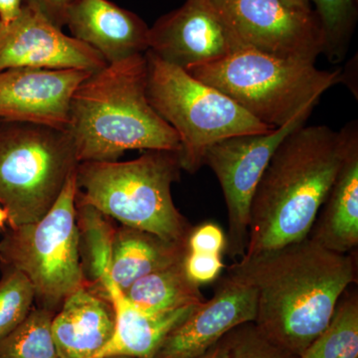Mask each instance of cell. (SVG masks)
<instances>
[{"label":"cell","mask_w":358,"mask_h":358,"mask_svg":"<svg viewBox=\"0 0 358 358\" xmlns=\"http://www.w3.org/2000/svg\"><path fill=\"white\" fill-rule=\"evenodd\" d=\"M227 274L255 289L258 331L300 358L326 329L346 289L357 282V263L353 256L324 248L308 237L242 257Z\"/></svg>","instance_id":"cell-1"},{"label":"cell","mask_w":358,"mask_h":358,"mask_svg":"<svg viewBox=\"0 0 358 358\" xmlns=\"http://www.w3.org/2000/svg\"><path fill=\"white\" fill-rule=\"evenodd\" d=\"M358 143V122L339 131L319 124L294 129L280 143L257 186L250 210L251 257L303 241L346 157Z\"/></svg>","instance_id":"cell-2"},{"label":"cell","mask_w":358,"mask_h":358,"mask_svg":"<svg viewBox=\"0 0 358 358\" xmlns=\"http://www.w3.org/2000/svg\"><path fill=\"white\" fill-rule=\"evenodd\" d=\"M145 54L92 73L73 94L69 131L78 159L115 162L129 150L180 152L178 134L147 95Z\"/></svg>","instance_id":"cell-3"},{"label":"cell","mask_w":358,"mask_h":358,"mask_svg":"<svg viewBox=\"0 0 358 358\" xmlns=\"http://www.w3.org/2000/svg\"><path fill=\"white\" fill-rule=\"evenodd\" d=\"M181 171L178 152L171 150H147L129 162H80L76 200L122 225L187 243L192 227L171 195Z\"/></svg>","instance_id":"cell-4"},{"label":"cell","mask_w":358,"mask_h":358,"mask_svg":"<svg viewBox=\"0 0 358 358\" xmlns=\"http://www.w3.org/2000/svg\"><path fill=\"white\" fill-rule=\"evenodd\" d=\"M232 99L256 120L281 128L341 83V71L268 55L239 43L225 57L185 70Z\"/></svg>","instance_id":"cell-5"},{"label":"cell","mask_w":358,"mask_h":358,"mask_svg":"<svg viewBox=\"0 0 358 358\" xmlns=\"http://www.w3.org/2000/svg\"><path fill=\"white\" fill-rule=\"evenodd\" d=\"M145 55L148 99L159 117L178 134L182 171L196 173L203 166L206 150L218 141L275 129L185 69L164 62L150 51Z\"/></svg>","instance_id":"cell-6"},{"label":"cell","mask_w":358,"mask_h":358,"mask_svg":"<svg viewBox=\"0 0 358 358\" xmlns=\"http://www.w3.org/2000/svg\"><path fill=\"white\" fill-rule=\"evenodd\" d=\"M79 164L67 129L0 122V205L9 227L43 217Z\"/></svg>","instance_id":"cell-7"},{"label":"cell","mask_w":358,"mask_h":358,"mask_svg":"<svg viewBox=\"0 0 358 358\" xmlns=\"http://www.w3.org/2000/svg\"><path fill=\"white\" fill-rule=\"evenodd\" d=\"M77 190L75 173L43 217L10 227L0 242L2 266L22 273L38 307L55 313L70 294L86 286L80 260Z\"/></svg>","instance_id":"cell-8"},{"label":"cell","mask_w":358,"mask_h":358,"mask_svg":"<svg viewBox=\"0 0 358 358\" xmlns=\"http://www.w3.org/2000/svg\"><path fill=\"white\" fill-rule=\"evenodd\" d=\"M315 106H308L281 128L226 138L205 152L203 164L210 167L222 188L228 216L226 250L232 258L246 251L252 201L271 157L289 134L306 124Z\"/></svg>","instance_id":"cell-9"},{"label":"cell","mask_w":358,"mask_h":358,"mask_svg":"<svg viewBox=\"0 0 358 358\" xmlns=\"http://www.w3.org/2000/svg\"><path fill=\"white\" fill-rule=\"evenodd\" d=\"M240 43L275 57L315 64L324 36L313 9L282 0H212Z\"/></svg>","instance_id":"cell-10"},{"label":"cell","mask_w":358,"mask_h":358,"mask_svg":"<svg viewBox=\"0 0 358 358\" xmlns=\"http://www.w3.org/2000/svg\"><path fill=\"white\" fill-rule=\"evenodd\" d=\"M107 65L98 52L66 35L27 4L14 20L0 22V72L32 68L95 73Z\"/></svg>","instance_id":"cell-11"},{"label":"cell","mask_w":358,"mask_h":358,"mask_svg":"<svg viewBox=\"0 0 358 358\" xmlns=\"http://www.w3.org/2000/svg\"><path fill=\"white\" fill-rule=\"evenodd\" d=\"M239 43L212 0H185L148 33V51L185 70L220 60Z\"/></svg>","instance_id":"cell-12"},{"label":"cell","mask_w":358,"mask_h":358,"mask_svg":"<svg viewBox=\"0 0 358 358\" xmlns=\"http://www.w3.org/2000/svg\"><path fill=\"white\" fill-rule=\"evenodd\" d=\"M92 73L17 68L0 72V122L67 129L75 90Z\"/></svg>","instance_id":"cell-13"},{"label":"cell","mask_w":358,"mask_h":358,"mask_svg":"<svg viewBox=\"0 0 358 358\" xmlns=\"http://www.w3.org/2000/svg\"><path fill=\"white\" fill-rule=\"evenodd\" d=\"M255 317V289L227 274L213 298L195 308L174 327L152 358L201 357L231 331L254 322Z\"/></svg>","instance_id":"cell-14"},{"label":"cell","mask_w":358,"mask_h":358,"mask_svg":"<svg viewBox=\"0 0 358 358\" xmlns=\"http://www.w3.org/2000/svg\"><path fill=\"white\" fill-rule=\"evenodd\" d=\"M65 26L71 36L98 52L108 64L148 50L147 23L110 0H77Z\"/></svg>","instance_id":"cell-15"},{"label":"cell","mask_w":358,"mask_h":358,"mask_svg":"<svg viewBox=\"0 0 358 358\" xmlns=\"http://www.w3.org/2000/svg\"><path fill=\"white\" fill-rule=\"evenodd\" d=\"M112 303L82 287L70 294L52 320L59 357L98 358L115 333Z\"/></svg>","instance_id":"cell-16"},{"label":"cell","mask_w":358,"mask_h":358,"mask_svg":"<svg viewBox=\"0 0 358 358\" xmlns=\"http://www.w3.org/2000/svg\"><path fill=\"white\" fill-rule=\"evenodd\" d=\"M106 298L115 310V333L98 358L109 355H129L152 358L167 334L183 322L199 306L164 313H145L134 307L115 284Z\"/></svg>","instance_id":"cell-17"},{"label":"cell","mask_w":358,"mask_h":358,"mask_svg":"<svg viewBox=\"0 0 358 358\" xmlns=\"http://www.w3.org/2000/svg\"><path fill=\"white\" fill-rule=\"evenodd\" d=\"M187 252V243L122 225L115 231L110 279L124 292L141 278L185 260Z\"/></svg>","instance_id":"cell-18"},{"label":"cell","mask_w":358,"mask_h":358,"mask_svg":"<svg viewBox=\"0 0 358 358\" xmlns=\"http://www.w3.org/2000/svg\"><path fill=\"white\" fill-rule=\"evenodd\" d=\"M312 239L336 253L358 245V143L350 150L331 186Z\"/></svg>","instance_id":"cell-19"},{"label":"cell","mask_w":358,"mask_h":358,"mask_svg":"<svg viewBox=\"0 0 358 358\" xmlns=\"http://www.w3.org/2000/svg\"><path fill=\"white\" fill-rule=\"evenodd\" d=\"M183 261L141 278L122 294L131 305L145 313L171 312L201 305L206 300L199 285L186 275Z\"/></svg>","instance_id":"cell-20"},{"label":"cell","mask_w":358,"mask_h":358,"mask_svg":"<svg viewBox=\"0 0 358 358\" xmlns=\"http://www.w3.org/2000/svg\"><path fill=\"white\" fill-rule=\"evenodd\" d=\"M79 252L85 284L106 298L114 282L110 279L115 228L108 216L92 205L76 200ZM107 299V298H106Z\"/></svg>","instance_id":"cell-21"},{"label":"cell","mask_w":358,"mask_h":358,"mask_svg":"<svg viewBox=\"0 0 358 358\" xmlns=\"http://www.w3.org/2000/svg\"><path fill=\"white\" fill-rule=\"evenodd\" d=\"M300 358H358L357 293H343L326 329Z\"/></svg>","instance_id":"cell-22"},{"label":"cell","mask_w":358,"mask_h":358,"mask_svg":"<svg viewBox=\"0 0 358 358\" xmlns=\"http://www.w3.org/2000/svg\"><path fill=\"white\" fill-rule=\"evenodd\" d=\"M55 313L33 307L20 326L0 341V358H60L51 331Z\"/></svg>","instance_id":"cell-23"},{"label":"cell","mask_w":358,"mask_h":358,"mask_svg":"<svg viewBox=\"0 0 358 358\" xmlns=\"http://www.w3.org/2000/svg\"><path fill=\"white\" fill-rule=\"evenodd\" d=\"M324 36V54L333 64L345 60L358 18V0H310Z\"/></svg>","instance_id":"cell-24"},{"label":"cell","mask_w":358,"mask_h":358,"mask_svg":"<svg viewBox=\"0 0 358 358\" xmlns=\"http://www.w3.org/2000/svg\"><path fill=\"white\" fill-rule=\"evenodd\" d=\"M0 279V341L23 322L34 307L30 282L20 271L4 268Z\"/></svg>","instance_id":"cell-25"},{"label":"cell","mask_w":358,"mask_h":358,"mask_svg":"<svg viewBox=\"0 0 358 358\" xmlns=\"http://www.w3.org/2000/svg\"><path fill=\"white\" fill-rule=\"evenodd\" d=\"M228 358H294L268 341L254 324H242L228 334Z\"/></svg>","instance_id":"cell-26"},{"label":"cell","mask_w":358,"mask_h":358,"mask_svg":"<svg viewBox=\"0 0 358 358\" xmlns=\"http://www.w3.org/2000/svg\"><path fill=\"white\" fill-rule=\"evenodd\" d=\"M183 265L186 275L197 285L206 284L217 279L224 268L222 258L218 254L189 251L186 254Z\"/></svg>","instance_id":"cell-27"},{"label":"cell","mask_w":358,"mask_h":358,"mask_svg":"<svg viewBox=\"0 0 358 358\" xmlns=\"http://www.w3.org/2000/svg\"><path fill=\"white\" fill-rule=\"evenodd\" d=\"M227 246V239L223 230L217 224L203 223L192 228L187 239V248L189 252L196 253L218 254L221 255Z\"/></svg>","instance_id":"cell-28"},{"label":"cell","mask_w":358,"mask_h":358,"mask_svg":"<svg viewBox=\"0 0 358 358\" xmlns=\"http://www.w3.org/2000/svg\"><path fill=\"white\" fill-rule=\"evenodd\" d=\"M76 1L77 0H24V3L41 14L52 24L63 29L65 27L68 10Z\"/></svg>","instance_id":"cell-29"},{"label":"cell","mask_w":358,"mask_h":358,"mask_svg":"<svg viewBox=\"0 0 358 358\" xmlns=\"http://www.w3.org/2000/svg\"><path fill=\"white\" fill-rule=\"evenodd\" d=\"M24 0H0V22H9L20 14Z\"/></svg>","instance_id":"cell-30"},{"label":"cell","mask_w":358,"mask_h":358,"mask_svg":"<svg viewBox=\"0 0 358 358\" xmlns=\"http://www.w3.org/2000/svg\"><path fill=\"white\" fill-rule=\"evenodd\" d=\"M230 341L229 336H225L218 343H216L213 348H211L208 352L197 358H228L229 357Z\"/></svg>","instance_id":"cell-31"},{"label":"cell","mask_w":358,"mask_h":358,"mask_svg":"<svg viewBox=\"0 0 358 358\" xmlns=\"http://www.w3.org/2000/svg\"><path fill=\"white\" fill-rule=\"evenodd\" d=\"M282 1L289 6L296 7V8L306 9V10L313 9L310 0H282Z\"/></svg>","instance_id":"cell-32"},{"label":"cell","mask_w":358,"mask_h":358,"mask_svg":"<svg viewBox=\"0 0 358 358\" xmlns=\"http://www.w3.org/2000/svg\"><path fill=\"white\" fill-rule=\"evenodd\" d=\"M6 223H8V215H7L6 209L0 205V229L3 228Z\"/></svg>","instance_id":"cell-33"},{"label":"cell","mask_w":358,"mask_h":358,"mask_svg":"<svg viewBox=\"0 0 358 358\" xmlns=\"http://www.w3.org/2000/svg\"><path fill=\"white\" fill-rule=\"evenodd\" d=\"M103 358H138V357H129V355H109V357H105Z\"/></svg>","instance_id":"cell-34"}]
</instances>
